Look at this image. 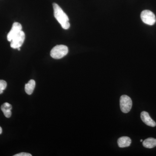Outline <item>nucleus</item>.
Instances as JSON below:
<instances>
[{
  "mask_svg": "<svg viewBox=\"0 0 156 156\" xmlns=\"http://www.w3.org/2000/svg\"><path fill=\"white\" fill-rule=\"evenodd\" d=\"M25 35L22 30L17 34L11 41V47L13 49H17L21 47L25 40Z\"/></svg>",
  "mask_w": 156,
  "mask_h": 156,
  "instance_id": "39448f33",
  "label": "nucleus"
},
{
  "mask_svg": "<svg viewBox=\"0 0 156 156\" xmlns=\"http://www.w3.org/2000/svg\"><path fill=\"white\" fill-rule=\"evenodd\" d=\"M35 85V81L33 80H30L26 84L25 91L27 94L29 95H31L34 92Z\"/></svg>",
  "mask_w": 156,
  "mask_h": 156,
  "instance_id": "9d476101",
  "label": "nucleus"
},
{
  "mask_svg": "<svg viewBox=\"0 0 156 156\" xmlns=\"http://www.w3.org/2000/svg\"><path fill=\"white\" fill-rule=\"evenodd\" d=\"M141 120L146 125L151 127H154L156 126V123L149 115L147 112L143 111L140 114Z\"/></svg>",
  "mask_w": 156,
  "mask_h": 156,
  "instance_id": "0eeeda50",
  "label": "nucleus"
},
{
  "mask_svg": "<svg viewBox=\"0 0 156 156\" xmlns=\"http://www.w3.org/2000/svg\"><path fill=\"white\" fill-rule=\"evenodd\" d=\"M68 48L63 45H56L50 51V56L55 59L63 58L68 53Z\"/></svg>",
  "mask_w": 156,
  "mask_h": 156,
  "instance_id": "f03ea898",
  "label": "nucleus"
},
{
  "mask_svg": "<svg viewBox=\"0 0 156 156\" xmlns=\"http://www.w3.org/2000/svg\"><path fill=\"white\" fill-rule=\"evenodd\" d=\"M7 83L5 81L0 80V89L4 90L7 87Z\"/></svg>",
  "mask_w": 156,
  "mask_h": 156,
  "instance_id": "f8f14e48",
  "label": "nucleus"
},
{
  "mask_svg": "<svg viewBox=\"0 0 156 156\" xmlns=\"http://www.w3.org/2000/svg\"><path fill=\"white\" fill-rule=\"evenodd\" d=\"M140 142H142L143 140H142V139L140 140Z\"/></svg>",
  "mask_w": 156,
  "mask_h": 156,
  "instance_id": "dca6fc26",
  "label": "nucleus"
},
{
  "mask_svg": "<svg viewBox=\"0 0 156 156\" xmlns=\"http://www.w3.org/2000/svg\"><path fill=\"white\" fill-rule=\"evenodd\" d=\"M144 147L147 148H152L156 146V139L150 137L145 139L143 142Z\"/></svg>",
  "mask_w": 156,
  "mask_h": 156,
  "instance_id": "9b49d317",
  "label": "nucleus"
},
{
  "mask_svg": "<svg viewBox=\"0 0 156 156\" xmlns=\"http://www.w3.org/2000/svg\"><path fill=\"white\" fill-rule=\"evenodd\" d=\"M140 17L143 22L149 25H153L156 21L154 14L149 10H144L141 12Z\"/></svg>",
  "mask_w": 156,
  "mask_h": 156,
  "instance_id": "20e7f679",
  "label": "nucleus"
},
{
  "mask_svg": "<svg viewBox=\"0 0 156 156\" xmlns=\"http://www.w3.org/2000/svg\"><path fill=\"white\" fill-rule=\"evenodd\" d=\"M54 17L60 23L64 29H68L70 27L69 19L66 14L63 11L60 6L55 3L53 4Z\"/></svg>",
  "mask_w": 156,
  "mask_h": 156,
  "instance_id": "f257e3e1",
  "label": "nucleus"
},
{
  "mask_svg": "<svg viewBox=\"0 0 156 156\" xmlns=\"http://www.w3.org/2000/svg\"><path fill=\"white\" fill-rule=\"evenodd\" d=\"M14 156H32V155L28 153L22 152L16 154L14 155Z\"/></svg>",
  "mask_w": 156,
  "mask_h": 156,
  "instance_id": "ddd939ff",
  "label": "nucleus"
},
{
  "mask_svg": "<svg viewBox=\"0 0 156 156\" xmlns=\"http://www.w3.org/2000/svg\"><path fill=\"white\" fill-rule=\"evenodd\" d=\"M2 128H1V126H0V134H2Z\"/></svg>",
  "mask_w": 156,
  "mask_h": 156,
  "instance_id": "4468645a",
  "label": "nucleus"
},
{
  "mask_svg": "<svg viewBox=\"0 0 156 156\" xmlns=\"http://www.w3.org/2000/svg\"><path fill=\"white\" fill-rule=\"evenodd\" d=\"M131 140L130 137L124 136L120 137L118 140V145L120 147H128L131 145Z\"/></svg>",
  "mask_w": 156,
  "mask_h": 156,
  "instance_id": "6e6552de",
  "label": "nucleus"
},
{
  "mask_svg": "<svg viewBox=\"0 0 156 156\" xmlns=\"http://www.w3.org/2000/svg\"><path fill=\"white\" fill-rule=\"evenodd\" d=\"M22 25L18 22H14L12 25V28L7 36L9 41H11L15 36L17 35L20 31L22 30Z\"/></svg>",
  "mask_w": 156,
  "mask_h": 156,
  "instance_id": "423d86ee",
  "label": "nucleus"
},
{
  "mask_svg": "<svg viewBox=\"0 0 156 156\" xmlns=\"http://www.w3.org/2000/svg\"><path fill=\"white\" fill-rule=\"evenodd\" d=\"M12 106L10 104L5 102L1 106V110L3 112L5 116L7 118H9L11 116V110L12 109Z\"/></svg>",
  "mask_w": 156,
  "mask_h": 156,
  "instance_id": "1a4fd4ad",
  "label": "nucleus"
},
{
  "mask_svg": "<svg viewBox=\"0 0 156 156\" xmlns=\"http://www.w3.org/2000/svg\"><path fill=\"white\" fill-rule=\"evenodd\" d=\"M3 91H4V90H1V89H0V94H2V93H3Z\"/></svg>",
  "mask_w": 156,
  "mask_h": 156,
  "instance_id": "2eb2a0df",
  "label": "nucleus"
},
{
  "mask_svg": "<svg viewBox=\"0 0 156 156\" xmlns=\"http://www.w3.org/2000/svg\"><path fill=\"white\" fill-rule=\"evenodd\" d=\"M120 105L121 111L125 113L129 112L132 106L131 99L127 95H122L120 99Z\"/></svg>",
  "mask_w": 156,
  "mask_h": 156,
  "instance_id": "7ed1b4c3",
  "label": "nucleus"
}]
</instances>
